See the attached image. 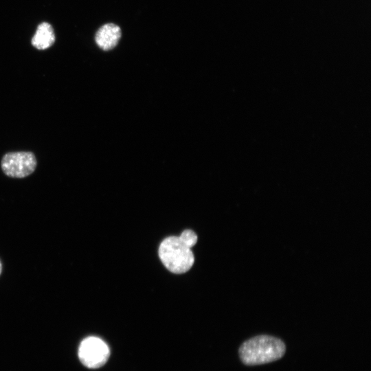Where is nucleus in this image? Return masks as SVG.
<instances>
[{"instance_id": "20e7f679", "label": "nucleus", "mask_w": 371, "mask_h": 371, "mask_svg": "<svg viewBox=\"0 0 371 371\" xmlns=\"http://www.w3.org/2000/svg\"><path fill=\"white\" fill-rule=\"evenodd\" d=\"M36 166V159L31 152H13L5 154L1 160V168L8 177L23 178L32 174Z\"/></svg>"}, {"instance_id": "f257e3e1", "label": "nucleus", "mask_w": 371, "mask_h": 371, "mask_svg": "<svg viewBox=\"0 0 371 371\" xmlns=\"http://www.w3.org/2000/svg\"><path fill=\"white\" fill-rule=\"evenodd\" d=\"M284 343L276 337L261 335L244 341L239 348L242 362L257 366L280 359L285 353Z\"/></svg>"}, {"instance_id": "7ed1b4c3", "label": "nucleus", "mask_w": 371, "mask_h": 371, "mask_svg": "<svg viewBox=\"0 0 371 371\" xmlns=\"http://www.w3.org/2000/svg\"><path fill=\"white\" fill-rule=\"evenodd\" d=\"M78 358L89 368H98L108 360L110 350L108 345L100 338L88 337L84 339L78 347Z\"/></svg>"}, {"instance_id": "0eeeda50", "label": "nucleus", "mask_w": 371, "mask_h": 371, "mask_svg": "<svg viewBox=\"0 0 371 371\" xmlns=\"http://www.w3.org/2000/svg\"><path fill=\"white\" fill-rule=\"evenodd\" d=\"M179 237L190 248L193 247L197 241L196 234L190 229L184 230Z\"/></svg>"}, {"instance_id": "423d86ee", "label": "nucleus", "mask_w": 371, "mask_h": 371, "mask_svg": "<svg viewBox=\"0 0 371 371\" xmlns=\"http://www.w3.org/2000/svg\"><path fill=\"white\" fill-rule=\"evenodd\" d=\"M55 41L52 25L46 22L41 23L32 37V44L38 49H45L51 47Z\"/></svg>"}, {"instance_id": "39448f33", "label": "nucleus", "mask_w": 371, "mask_h": 371, "mask_svg": "<svg viewBox=\"0 0 371 371\" xmlns=\"http://www.w3.org/2000/svg\"><path fill=\"white\" fill-rule=\"evenodd\" d=\"M121 35L119 26L113 23H106L98 29L95 41L100 49L105 51L110 50L117 45Z\"/></svg>"}, {"instance_id": "f03ea898", "label": "nucleus", "mask_w": 371, "mask_h": 371, "mask_svg": "<svg viewBox=\"0 0 371 371\" xmlns=\"http://www.w3.org/2000/svg\"><path fill=\"white\" fill-rule=\"evenodd\" d=\"M159 256L164 266L175 273L188 271L194 261L190 248L179 236L164 239L159 246Z\"/></svg>"}, {"instance_id": "6e6552de", "label": "nucleus", "mask_w": 371, "mask_h": 371, "mask_svg": "<svg viewBox=\"0 0 371 371\" xmlns=\"http://www.w3.org/2000/svg\"><path fill=\"white\" fill-rule=\"evenodd\" d=\"M1 271H2V264H1V262L0 261V275L1 273Z\"/></svg>"}]
</instances>
